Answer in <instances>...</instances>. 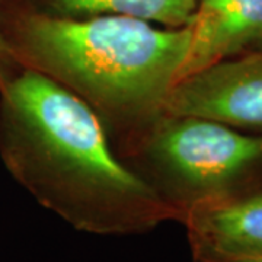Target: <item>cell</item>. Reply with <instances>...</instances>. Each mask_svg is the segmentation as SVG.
I'll return each instance as SVG.
<instances>
[{"label":"cell","instance_id":"1","mask_svg":"<svg viewBox=\"0 0 262 262\" xmlns=\"http://www.w3.org/2000/svg\"><path fill=\"white\" fill-rule=\"evenodd\" d=\"M0 158L41 206L79 232L143 234L178 222L114 153L94 110L28 67L19 66L0 83Z\"/></svg>","mask_w":262,"mask_h":262},{"label":"cell","instance_id":"2","mask_svg":"<svg viewBox=\"0 0 262 262\" xmlns=\"http://www.w3.org/2000/svg\"><path fill=\"white\" fill-rule=\"evenodd\" d=\"M2 32L16 63L86 102L125 149L165 114L191 47V24L155 28L130 16L73 19L35 10L13 15Z\"/></svg>","mask_w":262,"mask_h":262},{"label":"cell","instance_id":"3","mask_svg":"<svg viewBox=\"0 0 262 262\" xmlns=\"http://www.w3.org/2000/svg\"><path fill=\"white\" fill-rule=\"evenodd\" d=\"M124 153L178 222L196 207L262 191V134L210 118L162 114Z\"/></svg>","mask_w":262,"mask_h":262},{"label":"cell","instance_id":"4","mask_svg":"<svg viewBox=\"0 0 262 262\" xmlns=\"http://www.w3.org/2000/svg\"><path fill=\"white\" fill-rule=\"evenodd\" d=\"M165 113L204 117L262 134V53L230 57L182 79Z\"/></svg>","mask_w":262,"mask_h":262},{"label":"cell","instance_id":"5","mask_svg":"<svg viewBox=\"0 0 262 262\" xmlns=\"http://www.w3.org/2000/svg\"><path fill=\"white\" fill-rule=\"evenodd\" d=\"M181 223L194 262L262 258V191L196 207Z\"/></svg>","mask_w":262,"mask_h":262},{"label":"cell","instance_id":"6","mask_svg":"<svg viewBox=\"0 0 262 262\" xmlns=\"http://www.w3.org/2000/svg\"><path fill=\"white\" fill-rule=\"evenodd\" d=\"M181 80L262 41V0H196ZM179 80V82H181Z\"/></svg>","mask_w":262,"mask_h":262},{"label":"cell","instance_id":"7","mask_svg":"<svg viewBox=\"0 0 262 262\" xmlns=\"http://www.w3.org/2000/svg\"><path fill=\"white\" fill-rule=\"evenodd\" d=\"M31 9L60 18H94L103 15L130 16L158 22L169 28H184L192 22L196 0H38Z\"/></svg>","mask_w":262,"mask_h":262},{"label":"cell","instance_id":"8","mask_svg":"<svg viewBox=\"0 0 262 262\" xmlns=\"http://www.w3.org/2000/svg\"><path fill=\"white\" fill-rule=\"evenodd\" d=\"M0 5H2V0H0ZM18 67L19 64L12 56L9 46H8L5 35L2 32V18H0V83L8 76L12 75Z\"/></svg>","mask_w":262,"mask_h":262},{"label":"cell","instance_id":"9","mask_svg":"<svg viewBox=\"0 0 262 262\" xmlns=\"http://www.w3.org/2000/svg\"><path fill=\"white\" fill-rule=\"evenodd\" d=\"M217 262H262V258H245V259H230V261H217Z\"/></svg>","mask_w":262,"mask_h":262},{"label":"cell","instance_id":"10","mask_svg":"<svg viewBox=\"0 0 262 262\" xmlns=\"http://www.w3.org/2000/svg\"><path fill=\"white\" fill-rule=\"evenodd\" d=\"M255 50H256V51H261L262 53V41L258 44V46H256V47H255Z\"/></svg>","mask_w":262,"mask_h":262}]
</instances>
